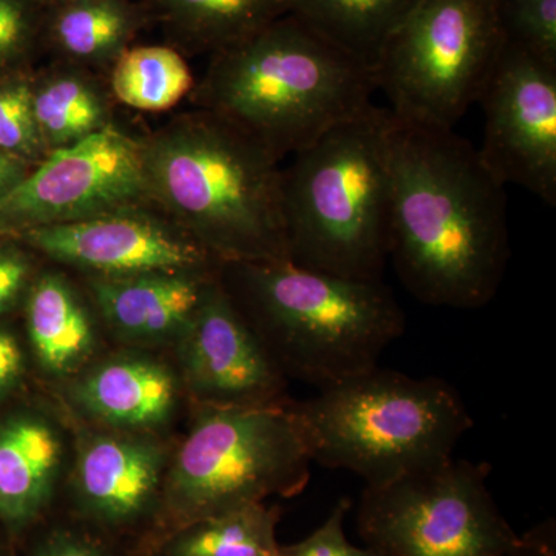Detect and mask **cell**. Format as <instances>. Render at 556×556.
I'll use <instances>...</instances> for the list:
<instances>
[{"label":"cell","instance_id":"obj_9","mask_svg":"<svg viewBox=\"0 0 556 556\" xmlns=\"http://www.w3.org/2000/svg\"><path fill=\"white\" fill-rule=\"evenodd\" d=\"M490 471L489 464L452 456L365 486L358 535L388 556H510L519 535L490 493Z\"/></svg>","mask_w":556,"mask_h":556},{"label":"cell","instance_id":"obj_26","mask_svg":"<svg viewBox=\"0 0 556 556\" xmlns=\"http://www.w3.org/2000/svg\"><path fill=\"white\" fill-rule=\"evenodd\" d=\"M508 42L556 65V0H496Z\"/></svg>","mask_w":556,"mask_h":556},{"label":"cell","instance_id":"obj_4","mask_svg":"<svg viewBox=\"0 0 556 556\" xmlns=\"http://www.w3.org/2000/svg\"><path fill=\"white\" fill-rule=\"evenodd\" d=\"M219 281L283 371L328 388L379 367L405 314L382 280L303 268L291 260L222 263Z\"/></svg>","mask_w":556,"mask_h":556},{"label":"cell","instance_id":"obj_6","mask_svg":"<svg viewBox=\"0 0 556 556\" xmlns=\"http://www.w3.org/2000/svg\"><path fill=\"white\" fill-rule=\"evenodd\" d=\"M311 463L387 484L453 456L473 427L447 380L379 367L289 404Z\"/></svg>","mask_w":556,"mask_h":556},{"label":"cell","instance_id":"obj_14","mask_svg":"<svg viewBox=\"0 0 556 556\" xmlns=\"http://www.w3.org/2000/svg\"><path fill=\"white\" fill-rule=\"evenodd\" d=\"M218 266L89 277L94 305L116 334L131 342L179 339L189 327Z\"/></svg>","mask_w":556,"mask_h":556},{"label":"cell","instance_id":"obj_27","mask_svg":"<svg viewBox=\"0 0 556 556\" xmlns=\"http://www.w3.org/2000/svg\"><path fill=\"white\" fill-rule=\"evenodd\" d=\"M46 9L36 0H0V75L22 72L43 46Z\"/></svg>","mask_w":556,"mask_h":556},{"label":"cell","instance_id":"obj_25","mask_svg":"<svg viewBox=\"0 0 556 556\" xmlns=\"http://www.w3.org/2000/svg\"><path fill=\"white\" fill-rule=\"evenodd\" d=\"M0 150L31 167L50 155L33 110V76L25 70L0 75Z\"/></svg>","mask_w":556,"mask_h":556},{"label":"cell","instance_id":"obj_2","mask_svg":"<svg viewBox=\"0 0 556 556\" xmlns=\"http://www.w3.org/2000/svg\"><path fill=\"white\" fill-rule=\"evenodd\" d=\"M139 142L150 203L215 262L289 260L280 160L262 142L201 109Z\"/></svg>","mask_w":556,"mask_h":556},{"label":"cell","instance_id":"obj_32","mask_svg":"<svg viewBox=\"0 0 556 556\" xmlns=\"http://www.w3.org/2000/svg\"><path fill=\"white\" fill-rule=\"evenodd\" d=\"M31 166L14 159L9 153L0 150V199L5 197L14 186L20 185L21 179L30 172Z\"/></svg>","mask_w":556,"mask_h":556},{"label":"cell","instance_id":"obj_13","mask_svg":"<svg viewBox=\"0 0 556 556\" xmlns=\"http://www.w3.org/2000/svg\"><path fill=\"white\" fill-rule=\"evenodd\" d=\"M179 340V364L201 405H287L285 375L223 288L211 281Z\"/></svg>","mask_w":556,"mask_h":556},{"label":"cell","instance_id":"obj_1","mask_svg":"<svg viewBox=\"0 0 556 556\" xmlns=\"http://www.w3.org/2000/svg\"><path fill=\"white\" fill-rule=\"evenodd\" d=\"M504 189L455 130L394 118L388 258L413 298L452 309L495 299L510 258Z\"/></svg>","mask_w":556,"mask_h":556},{"label":"cell","instance_id":"obj_10","mask_svg":"<svg viewBox=\"0 0 556 556\" xmlns=\"http://www.w3.org/2000/svg\"><path fill=\"white\" fill-rule=\"evenodd\" d=\"M150 204L141 142L113 124L31 167L0 199V232L16 236Z\"/></svg>","mask_w":556,"mask_h":556},{"label":"cell","instance_id":"obj_19","mask_svg":"<svg viewBox=\"0 0 556 556\" xmlns=\"http://www.w3.org/2000/svg\"><path fill=\"white\" fill-rule=\"evenodd\" d=\"M141 7L172 47L211 56L287 14L285 0H142Z\"/></svg>","mask_w":556,"mask_h":556},{"label":"cell","instance_id":"obj_22","mask_svg":"<svg viewBox=\"0 0 556 556\" xmlns=\"http://www.w3.org/2000/svg\"><path fill=\"white\" fill-rule=\"evenodd\" d=\"M417 0H285L287 14L372 70Z\"/></svg>","mask_w":556,"mask_h":556},{"label":"cell","instance_id":"obj_31","mask_svg":"<svg viewBox=\"0 0 556 556\" xmlns=\"http://www.w3.org/2000/svg\"><path fill=\"white\" fill-rule=\"evenodd\" d=\"M22 371V353L17 340L0 331V394L13 386Z\"/></svg>","mask_w":556,"mask_h":556},{"label":"cell","instance_id":"obj_8","mask_svg":"<svg viewBox=\"0 0 556 556\" xmlns=\"http://www.w3.org/2000/svg\"><path fill=\"white\" fill-rule=\"evenodd\" d=\"M496 0H417L372 65L394 118L455 129L506 43Z\"/></svg>","mask_w":556,"mask_h":556},{"label":"cell","instance_id":"obj_23","mask_svg":"<svg viewBox=\"0 0 556 556\" xmlns=\"http://www.w3.org/2000/svg\"><path fill=\"white\" fill-rule=\"evenodd\" d=\"M280 508L249 504L172 530L161 556H278Z\"/></svg>","mask_w":556,"mask_h":556},{"label":"cell","instance_id":"obj_28","mask_svg":"<svg viewBox=\"0 0 556 556\" xmlns=\"http://www.w3.org/2000/svg\"><path fill=\"white\" fill-rule=\"evenodd\" d=\"M350 501L340 500L324 525L299 543L280 546L278 556H388L375 547H357L348 541L345 519Z\"/></svg>","mask_w":556,"mask_h":556},{"label":"cell","instance_id":"obj_7","mask_svg":"<svg viewBox=\"0 0 556 556\" xmlns=\"http://www.w3.org/2000/svg\"><path fill=\"white\" fill-rule=\"evenodd\" d=\"M289 404L201 405L161 486L172 530L273 495L303 492L313 463Z\"/></svg>","mask_w":556,"mask_h":556},{"label":"cell","instance_id":"obj_18","mask_svg":"<svg viewBox=\"0 0 556 556\" xmlns=\"http://www.w3.org/2000/svg\"><path fill=\"white\" fill-rule=\"evenodd\" d=\"M148 17L134 0H72L46 10L43 46L60 62L90 70H109Z\"/></svg>","mask_w":556,"mask_h":556},{"label":"cell","instance_id":"obj_17","mask_svg":"<svg viewBox=\"0 0 556 556\" xmlns=\"http://www.w3.org/2000/svg\"><path fill=\"white\" fill-rule=\"evenodd\" d=\"M91 416L118 428H153L174 412L177 387L169 369L146 357H121L94 368L76 388Z\"/></svg>","mask_w":556,"mask_h":556},{"label":"cell","instance_id":"obj_16","mask_svg":"<svg viewBox=\"0 0 556 556\" xmlns=\"http://www.w3.org/2000/svg\"><path fill=\"white\" fill-rule=\"evenodd\" d=\"M60 434L36 416L0 424V521L21 529L38 518L60 471Z\"/></svg>","mask_w":556,"mask_h":556},{"label":"cell","instance_id":"obj_29","mask_svg":"<svg viewBox=\"0 0 556 556\" xmlns=\"http://www.w3.org/2000/svg\"><path fill=\"white\" fill-rule=\"evenodd\" d=\"M33 281L28 252L13 240H0V313L11 308Z\"/></svg>","mask_w":556,"mask_h":556},{"label":"cell","instance_id":"obj_30","mask_svg":"<svg viewBox=\"0 0 556 556\" xmlns=\"http://www.w3.org/2000/svg\"><path fill=\"white\" fill-rule=\"evenodd\" d=\"M33 556H110L104 548L87 538L60 530L51 533Z\"/></svg>","mask_w":556,"mask_h":556},{"label":"cell","instance_id":"obj_12","mask_svg":"<svg viewBox=\"0 0 556 556\" xmlns=\"http://www.w3.org/2000/svg\"><path fill=\"white\" fill-rule=\"evenodd\" d=\"M16 237L25 247L89 276L124 277L219 265L152 204L25 230Z\"/></svg>","mask_w":556,"mask_h":556},{"label":"cell","instance_id":"obj_20","mask_svg":"<svg viewBox=\"0 0 556 556\" xmlns=\"http://www.w3.org/2000/svg\"><path fill=\"white\" fill-rule=\"evenodd\" d=\"M90 70L58 62L33 76V110L49 153L113 126L109 93Z\"/></svg>","mask_w":556,"mask_h":556},{"label":"cell","instance_id":"obj_24","mask_svg":"<svg viewBox=\"0 0 556 556\" xmlns=\"http://www.w3.org/2000/svg\"><path fill=\"white\" fill-rule=\"evenodd\" d=\"M195 84L185 53L172 46L129 47L109 68L112 97L138 112H166Z\"/></svg>","mask_w":556,"mask_h":556},{"label":"cell","instance_id":"obj_3","mask_svg":"<svg viewBox=\"0 0 556 556\" xmlns=\"http://www.w3.org/2000/svg\"><path fill=\"white\" fill-rule=\"evenodd\" d=\"M372 70L291 14L212 54L190 97L278 160L372 104Z\"/></svg>","mask_w":556,"mask_h":556},{"label":"cell","instance_id":"obj_11","mask_svg":"<svg viewBox=\"0 0 556 556\" xmlns=\"http://www.w3.org/2000/svg\"><path fill=\"white\" fill-rule=\"evenodd\" d=\"M478 102L485 169L556 206V65L506 40Z\"/></svg>","mask_w":556,"mask_h":556},{"label":"cell","instance_id":"obj_21","mask_svg":"<svg viewBox=\"0 0 556 556\" xmlns=\"http://www.w3.org/2000/svg\"><path fill=\"white\" fill-rule=\"evenodd\" d=\"M25 308L33 350L49 371L67 375L90 356L93 320L67 277L49 270L33 278Z\"/></svg>","mask_w":556,"mask_h":556},{"label":"cell","instance_id":"obj_33","mask_svg":"<svg viewBox=\"0 0 556 556\" xmlns=\"http://www.w3.org/2000/svg\"><path fill=\"white\" fill-rule=\"evenodd\" d=\"M39 5H42L43 9H53V7L62 5V3L72 2V0H36Z\"/></svg>","mask_w":556,"mask_h":556},{"label":"cell","instance_id":"obj_15","mask_svg":"<svg viewBox=\"0 0 556 556\" xmlns=\"http://www.w3.org/2000/svg\"><path fill=\"white\" fill-rule=\"evenodd\" d=\"M164 453L129 437H97L80 450L75 486L83 510L94 521L123 527L144 517L163 486Z\"/></svg>","mask_w":556,"mask_h":556},{"label":"cell","instance_id":"obj_5","mask_svg":"<svg viewBox=\"0 0 556 556\" xmlns=\"http://www.w3.org/2000/svg\"><path fill=\"white\" fill-rule=\"evenodd\" d=\"M394 116L375 104L325 131L281 169L288 257L303 268L382 280Z\"/></svg>","mask_w":556,"mask_h":556}]
</instances>
